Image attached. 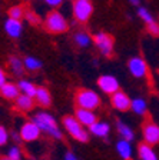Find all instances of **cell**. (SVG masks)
Instances as JSON below:
<instances>
[{"mask_svg": "<svg viewBox=\"0 0 159 160\" xmlns=\"http://www.w3.org/2000/svg\"><path fill=\"white\" fill-rule=\"evenodd\" d=\"M36 103L40 104L42 107H49L52 104V94L46 87H37L36 96H34Z\"/></svg>", "mask_w": 159, "mask_h": 160, "instance_id": "cell-14", "label": "cell"}, {"mask_svg": "<svg viewBox=\"0 0 159 160\" xmlns=\"http://www.w3.org/2000/svg\"><path fill=\"white\" fill-rule=\"evenodd\" d=\"M93 42L103 56H110L113 52V37L108 33H98L93 37Z\"/></svg>", "mask_w": 159, "mask_h": 160, "instance_id": "cell-6", "label": "cell"}, {"mask_svg": "<svg viewBox=\"0 0 159 160\" xmlns=\"http://www.w3.org/2000/svg\"><path fill=\"white\" fill-rule=\"evenodd\" d=\"M17 87H19V90H20V94H26V96L33 97L34 99L37 87L34 86L32 82H29V80H19Z\"/></svg>", "mask_w": 159, "mask_h": 160, "instance_id": "cell-21", "label": "cell"}, {"mask_svg": "<svg viewBox=\"0 0 159 160\" xmlns=\"http://www.w3.org/2000/svg\"><path fill=\"white\" fill-rule=\"evenodd\" d=\"M146 29H148V33L152 34L155 37H159V23L156 22H152V23L146 24Z\"/></svg>", "mask_w": 159, "mask_h": 160, "instance_id": "cell-29", "label": "cell"}, {"mask_svg": "<svg viewBox=\"0 0 159 160\" xmlns=\"http://www.w3.org/2000/svg\"><path fill=\"white\" fill-rule=\"evenodd\" d=\"M19 133H20V137H22L23 142H34V140L39 139L42 132H40V129L33 122H26V123L22 126Z\"/></svg>", "mask_w": 159, "mask_h": 160, "instance_id": "cell-10", "label": "cell"}, {"mask_svg": "<svg viewBox=\"0 0 159 160\" xmlns=\"http://www.w3.org/2000/svg\"><path fill=\"white\" fill-rule=\"evenodd\" d=\"M9 67L12 70V73L17 77H22L24 73V64L22 62V59L16 56H10L9 57Z\"/></svg>", "mask_w": 159, "mask_h": 160, "instance_id": "cell-19", "label": "cell"}, {"mask_svg": "<svg viewBox=\"0 0 159 160\" xmlns=\"http://www.w3.org/2000/svg\"><path fill=\"white\" fill-rule=\"evenodd\" d=\"M4 30L10 37L17 39V37L22 36V32H23V24L19 20H13V19H7L4 22Z\"/></svg>", "mask_w": 159, "mask_h": 160, "instance_id": "cell-13", "label": "cell"}, {"mask_svg": "<svg viewBox=\"0 0 159 160\" xmlns=\"http://www.w3.org/2000/svg\"><path fill=\"white\" fill-rule=\"evenodd\" d=\"M130 109L133 110V113L143 116V114L146 113V109H148V107H146V102L143 99H133Z\"/></svg>", "mask_w": 159, "mask_h": 160, "instance_id": "cell-24", "label": "cell"}, {"mask_svg": "<svg viewBox=\"0 0 159 160\" xmlns=\"http://www.w3.org/2000/svg\"><path fill=\"white\" fill-rule=\"evenodd\" d=\"M138 16H139L146 24H149V23H152V22H155V20H153V17H152V14L149 13V10L145 9V7H140V9L138 10Z\"/></svg>", "mask_w": 159, "mask_h": 160, "instance_id": "cell-27", "label": "cell"}, {"mask_svg": "<svg viewBox=\"0 0 159 160\" xmlns=\"http://www.w3.org/2000/svg\"><path fill=\"white\" fill-rule=\"evenodd\" d=\"M89 130H90V133H92L93 136L106 137L108 134H109V132H110V126L106 123V122H99V120H98L93 126L89 127Z\"/></svg>", "mask_w": 159, "mask_h": 160, "instance_id": "cell-18", "label": "cell"}, {"mask_svg": "<svg viewBox=\"0 0 159 160\" xmlns=\"http://www.w3.org/2000/svg\"><path fill=\"white\" fill-rule=\"evenodd\" d=\"M75 117H76L77 122H79L83 127H90L98 122L96 114L93 113L92 110H85V109H79V107H77L76 112H75Z\"/></svg>", "mask_w": 159, "mask_h": 160, "instance_id": "cell-12", "label": "cell"}, {"mask_svg": "<svg viewBox=\"0 0 159 160\" xmlns=\"http://www.w3.org/2000/svg\"><path fill=\"white\" fill-rule=\"evenodd\" d=\"M23 64H24V69L30 70V72H36V70H39L40 67H42V62L33 56L26 57V59L23 60Z\"/></svg>", "mask_w": 159, "mask_h": 160, "instance_id": "cell-23", "label": "cell"}, {"mask_svg": "<svg viewBox=\"0 0 159 160\" xmlns=\"http://www.w3.org/2000/svg\"><path fill=\"white\" fill-rule=\"evenodd\" d=\"M110 104H112L113 109L119 110V112H126L132 106V100L129 99V96L126 93L119 90V92H116L115 94L110 96Z\"/></svg>", "mask_w": 159, "mask_h": 160, "instance_id": "cell-9", "label": "cell"}, {"mask_svg": "<svg viewBox=\"0 0 159 160\" xmlns=\"http://www.w3.org/2000/svg\"><path fill=\"white\" fill-rule=\"evenodd\" d=\"M128 69L135 77H145L148 73V66H146L145 60L140 57H133L128 62Z\"/></svg>", "mask_w": 159, "mask_h": 160, "instance_id": "cell-11", "label": "cell"}, {"mask_svg": "<svg viewBox=\"0 0 159 160\" xmlns=\"http://www.w3.org/2000/svg\"><path fill=\"white\" fill-rule=\"evenodd\" d=\"M75 43L79 47H87L90 44L89 34L85 33V32H77V33L75 34Z\"/></svg>", "mask_w": 159, "mask_h": 160, "instance_id": "cell-26", "label": "cell"}, {"mask_svg": "<svg viewBox=\"0 0 159 160\" xmlns=\"http://www.w3.org/2000/svg\"><path fill=\"white\" fill-rule=\"evenodd\" d=\"M0 160H10V159L7 156H4V157H0Z\"/></svg>", "mask_w": 159, "mask_h": 160, "instance_id": "cell-37", "label": "cell"}, {"mask_svg": "<svg viewBox=\"0 0 159 160\" xmlns=\"http://www.w3.org/2000/svg\"><path fill=\"white\" fill-rule=\"evenodd\" d=\"M49 6H52V7H57V6H60V4L63 3V0H45Z\"/></svg>", "mask_w": 159, "mask_h": 160, "instance_id": "cell-33", "label": "cell"}, {"mask_svg": "<svg viewBox=\"0 0 159 160\" xmlns=\"http://www.w3.org/2000/svg\"><path fill=\"white\" fill-rule=\"evenodd\" d=\"M85 2H89V0H85Z\"/></svg>", "mask_w": 159, "mask_h": 160, "instance_id": "cell-38", "label": "cell"}, {"mask_svg": "<svg viewBox=\"0 0 159 160\" xmlns=\"http://www.w3.org/2000/svg\"><path fill=\"white\" fill-rule=\"evenodd\" d=\"M62 123H63L65 130H66L75 140H79V142H83V143L89 140L87 130L77 122V119L75 116H65L62 120Z\"/></svg>", "mask_w": 159, "mask_h": 160, "instance_id": "cell-3", "label": "cell"}, {"mask_svg": "<svg viewBox=\"0 0 159 160\" xmlns=\"http://www.w3.org/2000/svg\"><path fill=\"white\" fill-rule=\"evenodd\" d=\"M116 152H118V154H119L122 159L125 160H130V157H132V144H130V142H128V140H119L118 143H116Z\"/></svg>", "mask_w": 159, "mask_h": 160, "instance_id": "cell-17", "label": "cell"}, {"mask_svg": "<svg viewBox=\"0 0 159 160\" xmlns=\"http://www.w3.org/2000/svg\"><path fill=\"white\" fill-rule=\"evenodd\" d=\"M45 27H46V30L50 32V33L59 34V33H65L67 30V27H69V24H67L66 19L63 17V14L55 10V12H50L46 16V19H45Z\"/></svg>", "mask_w": 159, "mask_h": 160, "instance_id": "cell-4", "label": "cell"}, {"mask_svg": "<svg viewBox=\"0 0 159 160\" xmlns=\"http://www.w3.org/2000/svg\"><path fill=\"white\" fill-rule=\"evenodd\" d=\"M12 137H13L16 142H22V137H20V133H12Z\"/></svg>", "mask_w": 159, "mask_h": 160, "instance_id": "cell-35", "label": "cell"}, {"mask_svg": "<svg viewBox=\"0 0 159 160\" xmlns=\"http://www.w3.org/2000/svg\"><path fill=\"white\" fill-rule=\"evenodd\" d=\"M142 134L146 144L153 146L159 143V126L153 122H145L142 127Z\"/></svg>", "mask_w": 159, "mask_h": 160, "instance_id": "cell-7", "label": "cell"}, {"mask_svg": "<svg viewBox=\"0 0 159 160\" xmlns=\"http://www.w3.org/2000/svg\"><path fill=\"white\" fill-rule=\"evenodd\" d=\"M26 16V12H24V7L23 6H13L9 9V19H13V20H22L23 17Z\"/></svg>", "mask_w": 159, "mask_h": 160, "instance_id": "cell-25", "label": "cell"}, {"mask_svg": "<svg viewBox=\"0 0 159 160\" xmlns=\"http://www.w3.org/2000/svg\"><path fill=\"white\" fill-rule=\"evenodd\" d=\"M93 6L90 2L85 0H75L73 2V17L79 23H86L89 17L92 16Z\"/></svg>", "mask_w": 159, "mask_h": 160, "instance_id": "cell-5", "label": "cell"}, {"mask_svg": "<svg viewBox=\"0 0 159 160\" xmlns=\"http://www.w3.org/2000/svg\"><path fill=\"white\" fill-rule=\"evenodd\" d=\"M116 129H118V132H119V134L122 136L123 140H128V142H132L133 137H135V133H133V130L130 129L129 126L126 123H123V122H118V124H116Z\"/></svg>", "mask_w": 159, "mask_h": 160, "instance_id": "cell-22", "label": "cell"}, {"mask_svg": "<svg viewBox=\"0 0 159 160\" xmlns=\"http://www.w3.org/2000/svg\"><path fill=\"white\" fill-rule=\"evenodd\" d=\"M65 160H79L75 154L72 153V152H67L66 154H65Z\"/></svg>", "mask_w": 159, "mask_h": 160, "instance_id": "cell-34", "label": "cell"}, {"mask_svg": "<svg viewBox=\"0 0 159 160\" xmlns=\"http://www.w3.org/2000/svg\"><path fill=\"white\" fill-rule=\"evenodd\" d=\"M7 140H9V133H7V130L4 127L0 126V146H4L7 143Z\"/></svg>", "mask_w": 159, "mask_h": 160, "instance_id": "cell-31", "label": "cell"}, {"mask_svg": "<svg viewBox=\"0 0 159 160\" xmlns=\"http://www.w3.org/2000/svg\"><path fill=\"white\" fill-rule=\"evenodd\" d=\"M75 102L79 109L85 110H95L100 106V97L96 92L89 89H80L75 94Z\"/></svg>", "mask_w": 159, "mask_h": 160, "instance_id": "cell-2", "label": "cell"}, {"mask_svg": "<svg viewBox=\"0 0 159 160\" xmlns=\"http://www.w3.org/2000/svg\"><path fill=\"white\" fill-rule=\"evenodd\" d=\"M98 86L103 93L110 94V96L115 94L116 92H119V82L115 76H110V74L100 76L99 80H98Z\"/></svg>", "mask_w": 159, "mask_h": 160, "instance_id": "cell-8", "label": "cell"}, {"mask_svg": "<svg viewBox=\"0 0 159 160\" xmlns=\"http://www.w3.org/2000/svg\"><path fill=\"white\" fill-rule=\"evenodd\" d=\"M7 157L10 160H22V150L17 146H12L7 150Z\"/></svg>", "mask_w": 159, "mask_h": 160, "instance_id": "cell-28", "label": "cell"}, {"mask_svg": "<svg viewBox=\"0 0 159 160\" xmlns=\"http://www.w3.org/2000/svg\"><path fill=\"white\" fill-rule=\"evenodd\" d=\"M24 19H26L27 22H29V23H32V24H39V23H40L39 16H37L36 13H33L32 10L26 12V16H24Z\"/></svg>", "mask_w": 159, "mask_h": 160, "instance_id": "cell-30", "label": "cell"}, {"mask_svg": "<svg viewBox=\"0 0 159 160\" xmlns=\"http://www.w3.org/2000/svg\"><path fill=\"white\" fill-rule=\"evenodd\" d=\"M0 94L7 100H16L20 96V90L17 87V84L6 83L3 87H0Z\"/></svg>", "mask_w": 159, "mask_h": 160, "instance_id": "cell-15", "label": "cell"}, {"mask_svg": "<svg viewBox=\"0 0 159 160\" xmlns=\"http://www.w3.org/2000/svg\"><path fill=\"white\" fill-rule=\"evenodd\" d=\"M32 122L39 127L40 132L49 134L53 139L60 140L63 137V133H62V130H60V127L57 126L56 120L53 119L49 113H46V112H39V113H36L33 116Z\"/></svg>", "mask_w": 159, "mask_h": 160, "instance_id": "cell-1", "label": "cell"}, {"mask_svg": "<svg viewBox=\"0 0 159 160\" xmlns=\"http://www.w3.org/2000/svg\"><path fill=\"white\" fill-rule=\"evenodd\" d=\"M16 109L20 110V112H30V110L34 107V102H33V97H29L26 94H20L16 100Z\"/></svg>", "mask_w": 159, "mask_h": 160, "instance_id": "cell-16", "label": "cell"}, {"mask_svg": "<svg viewBox=\"0 0 159 160\" xmlns=\"http://www.w3.org/2000/svg\"><path fill=\"white\" fill-rule=\"evenodd\" d=\"M138 156H139L140 160H158V156L153 152L152 146H149V144H146V143L139 144V147H138Z\"/></svg>", "mask_w": 159, "mask_h": 160, "instance_id": "cell-20", "label": "cell"}, {"mask_svg": "<svg viewBox=\"0 0 159 160\" xmlns=\"http://www.w3.org/2000/svg\"><path fill=\"white\" fill-rule=\"evenodd\" d=\"M129 3L133 4V6H138V4H139V0H129Z\"/></svg>", "mask_w": 159, "mask_h": 160, "instance_id": "cell-36", "label": "cell"}, {"mask_svg": "<svg viewBox=\"0 0 159 160\" xmlns=\"http://www.w3.org/2000/svg\"><path fill=\"white\" fill-rule=\"evenodd\" d=\"M6 73H4V70L0 67V87H3L6 84Z\"/></svg>", "mask_w": 159, "mask_h": 160, "instance_id": "cell-32", "label": "cell"}]
</instances>
